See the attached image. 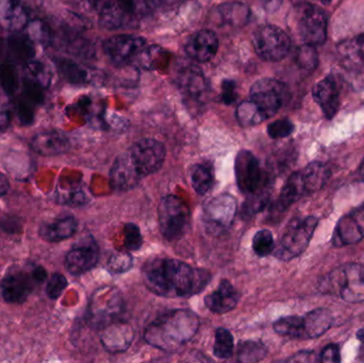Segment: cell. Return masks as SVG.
<instances>
[{
    "label": "cell",
    "instance_id": "1",
    "mask_svg": "<svg viewBox=\"0 0 364 363\" xmlns=\"http://www.w3.org/2000/svg\"><path fill=\"white\" fill-rule=\"evenodd\" d=\"M147 289L164 298H184L199 293L211 279L203 269H193L179 260L155 259L143 268Z\"/></svg>",
    "mask_w": 364,
    "mask_h": 363
},
{
    "label": "cell",
    "instance_id": "2",
    "mask_svg": "<svg viewBox=\"0 0 364 363\" xmlns=\"http://www.w3.org/2000/svg\"><path fill=\"white\" fill-rule=\"evenodd\" d=\"M198 327V317L193 311H168L147 326L145 340L162 351L174 352L192 340Z\"/></svg>",
    "mask_w": 364,
    "mask_h": 363
},
{
    "label": "cell",
    "instance_id": "3",
    "mask_svg": "<svg viewBox=\"0 0 364 363\" xmlns=\"http://www.w3.org/2000/svg\"><path fill=\"white\" fill-rule=\"evenodd\" d=\"M318 291L338 296L350 304L364 302V264H348L325 275L318 281Z\"/></svg>",
    "mask_w": 364,
    "mask_h": 363
},
{
    "label": "cell",
    "instance_id": "4",
    "mask_svg": "<svg viewBox=\"0 0 364 363\" xmlns=\"http://www.w3.org/2000/svg\"><path fill=\"white\" fill-rule=\"evenodd\" d=\"M46 278V270L34 264L28 268L10 270L0 283L2 298L9 304H23Z\"/></svg>",
    "mask_w": 364,
    "mask_h": 363
},
{
    "label": "cell",
    "instance_id": "5",
    "mask_svg": "<svg viewBox=\"0 0 364 363\" xmlns=\"http://www.w3.org/2000/svg\"><path fill=\"white\" fill-rule=\"evenodd\" d=\"M318 225L316 217L294 219L290 222L274 249V256L282 261H290L301 256L309 246L312 237Z\"/></svg>",
    "mask_w": 364,
    "mask_h": 363
},
{
    "label": "cell",
    "instance_id": "6",
    "mask_svg": "<svg viewBox=\"0 0 364 363\" xmlns=\"http://www.w3.org/2000/svg\"><path fill=\"white\" fill-rule=\"evenodd\" d=\"M158 215L160 230L166 240H179L190 229V209L178 196L168 195L162 198Z\"/></svg>",
    "mask_w": 364,
    "mask_h": 363
},
{
    "label": "cell",
    "instance_id": "7",
    "mask_svg": "<svg viewBox=\"0 0 364 363\" xmlns=\"http://www.w3.org/2000/svg\"><path fill=\"white\" fill-rule=\"evenodd\" d=\"M123 296L115 287H106L98 290L90 303L87 310V323L96 330L119 321L123 313Z\"/></svg>",
    "mask_w": 364,
    "mask_h": 363
},
{
    "label": "cell",
    "instance_id": "8",
    "mask_svg": "<svg viewBox=\"0 0 364 363\" xmlns=\"http://www.w3.org/2000/svg\"><path fill=\"white\" fill-rule=\"evenodd\" d=\"M252 46L257 55L269 62H278L288 55L291 40L288 34L275 25H262L255 30Z\"/></svg>",
    "mask_w": 364,
    "mask_h": 363
},
{
    "label": "cell",
    "instance_id": "9",
    "mask_svg": "<svg viewBox=\"0 0 364 363\" xmlns=\"http://www.w3.org/2000/svg\"><path fill=\"white\" fill-rule=\"evenodd\" d=\"M296 33L304 44H323L327 36V17L318 6L301 4L294 10Z\"/></svg>",
    "mask_w": 364,
    "mask_h": 363
},
{
    "label": "cell",
    "instance_id": "10",
    "mask_svg": "<svg viewBox=\"0 0 364 363\" xmlns=\"http://www.w3.org/2000/svg\"><path fill=\"white\" fill-rule=\"evenodd\" d=\"M237 200L230 194L212 198L203 208V221L209 234H220L230 227L237 213Z\"/></svg>",
    "mask_w": 364,
    "mask_h": 363
},
{
    "label": "cell",
    "instance_id": "11",
    "mask_svg": "<svg viewBox=\"0 0 364 363\" xmlns=\"http://www.w3.org/2000/svg\"><path fill=\"white\" fill-rule=\"evenodd\" d=\"M250 100L259 107L267 119L273 117L287 98V87L276 79L262 78L250 87Z\"/></svg>",
    "mask_w": 364,
    "mask_h": 363
},
{
    "label": "cell",
    "instance_id": "12",
    "mask_svg": "<svg viewBox=\"0 0 364 363\" xmlns=\"http://www.w3.org/2000/svg\"><path fill=\"white\" fill-rule=\"evenodd\" d=\"M146 45V40L142 36L117 34L105 40L102 48L115 66H126L134 65Z\"/></svg>",
    "mask_w": 364,
    "mask_h": 363
},
{
    "label": "cell",
    "instance_id": "13",
    "mask_svg": "<svg viewBox=\"0 0 364 363\" xmlns=\"http://www.w3.org/2000/svg\"><path fill=\"white\" fill-rule=\"evenodd\" d=\"M128 153L143 177L157 173L164 166L166 156L164 143L154 139L138 141L130 147Z\"/></svg>",
    "mask_w": 364,
    "mask_h": 363
},
{
    "label": "cell",
    "instance_id": "14",
    "mask_svg": "<svg viewBox=\"0 0 364 363\" xmlns=\"http://www.w3.org/2000/svg\"><path fill=\"white\" fill-rule=\"evenodd\" d=\"M235 178L240 191L252 194L263 187L262 170L259 160L250 151H240L235 162Z\"/></svg>",
    "mask_w": 364,
    "mask_h": 363
},
{
    "label": "cell",
    "instance_id": "15",
    "mask_svg": "<svg viewBox=\"0 0 364 363\" xmlns=\"http://www.w3.org/2000/svg\"><path fill=\"white\" fill-rule=\"evenodd\" d=\"M364 238V202L342 217L333 232V244L336 247L357 244Z\"/></svg>",
    "mask_w": 364,
    "mask_h": 363
},
{
    "label": "cell",
    "instance_id": "16",
    "mask_svg": "<svg viewBox=\"0 0 364 363\" xmlns=\"http://www.w3.org/2000/svg\"><path fill=\"white\" fill-rule=\"evenodd\" d=\"M100 260V249L92 237L83 239L77 243L65 257V268L75 276L91 271Z\"/></svg>",
    "mask_w": 364,
    "mask_h": 363
},
{
    "label": "cell",
    "instance_id": "17",
    "mask_svg": "<svg viewBox=\"0 0 364 363\" xmlns=\"http://www.w3.org/2000/svg\"><path fill=\"white\" fill-rule=\"evenodd\" d=\"M142 178L128 151L115 159L110 172V185L113 190L117 192L130 191L140 183Z\"/></svg>",
    "mask_w": 364,
    "mask_h": 363
},
{
    "label": "cell",
    "instance_id": "18",
    "mask_svg": "<svg viewBox=\"0 0 364 363\" xmlns=\"http://www.w3.org/2000/svg\"><path fill=\"white\" fill-rule=\"evenodd\" d=\"M218 45L220 44L215 32L203 29L188 36L184 43V50L191 59L199 63H205L215 57Z\"/></svg>",
    "mask_w": 364,
    "mask_h": 363
},
{
    "label": "cell",
    "instance_id": "19",
    "mask_svg": "<svg viewBox=\"0 0 364 363\" xmlns=\"http://www.w3.org/2000/svg\"><path fill=\"white\" fill-rule=\"evenodd\" d=\"M174 81L182 93L191 97H200L207 90V79L200 67L186 63L175 72Z\"/></svg>",
    "mask_w": 364,
    "mask_h": 363
},
{
    "label": "cell",
    "instance_id": "20",
    "mask_svg": "<svg viewBox=\"0 0 364 363\" xmlns=\"http://www.w3.org/2000/svg\"><path fill=\"white\" fill-rule=\"evenodd\" d=\"M134 337L132 326L121 320L100 330V341L111 353L126 351L132 345Z\"/></svg>",
    "mask_w": 364,
    "mask_h": 363
},
{
    "label": "cell",
    "instance_id": "21",
    "mask_svg": "<svg viewBox=\"0 0 364 363\" xmlns=\"http://www.w3.org/2000/svg\"><path fill=\"white\" fill-rule=\"evenodd\" d=\"M312 94L316 104L322 109L325 117L328 119H333L340 107L339 90L335 80L331 77L321 80L314 85Z\"/></svg>",
    "mask_w": 364,
    "mask_h": 363
},
{
    "label": "cell",
    "instance_id": "22",
    "mask_svg": "<svg viewBox=\"0 0 364 363\" xmlns=\"http://www.w3.org/2000/svg\"><path fill=\"white\" fill-rule=\"evenodd\" d=\"M240 300V293L228 281H222L218 290L205 298L207 308L213 313H229L237 307Z\"/></svg>",
    "mask_w": 364,
    "mask_h": 363
},
{
    "label": "cell",
    "instance_id": "23",
    "mask_svg": "<svg viewBox=\"0 0 364 363\" xmlns=\"http://www.w3.org/2000/svg\"><path fill=\"white\" fill-rule=\"evenodd\" d=\"M32 149L41 156L62 155L70 149V141L61 132H43L34 136L31 143Z\"/></svg>",
    "mask_w": 364,
    "mask_h": 363
},
{
    "label": "cell",
    "instance_id": "24",
    "mask_svg": "<svg viewBox=\"0 0 364 363\" xmlns=\"http://www.w3.org/2000/svg\"><path fill=\"white\" fill-rule=\"evenodd\" d=\"M333 315L326 308H318L303 315V339H316L331 330Z\"/></svg>",
    "mask_w": 364,
    "mask_h": 363
},
{
    "label": "cell",
    "instance_id": "25",
    "mask_svg": "<svg viewBox=\"0 0 364 363\" xmlns=\"http://www.w3.org/2000/svg\"><path fill=\"white\" fill-rule=\"evenodd\" d=\"M215 16L220 25L242 28L250 21V10L243 2H225L216 8Z\"/></svg>",
    "mask_w": 364,
    "mask_h": 363
},
{
    "label": "cell",
    "instance_id": "26",
    "mask_svg": "<svg viewBox=\"0 0 364 363\" xmlns=\"http://www.w3.org/2000/svg\"><path fill=\"white\" fill-rule=\"evenodd\" d=\"M305 195H308V191L301 170L293 173L280 192L279 197L276 202V209L278 211H286Z\"/></svg>",
    "mask_w": 364,
    "mask_h": 363
},
{
    "label": "cell",
    "instance_id": "27",
    "mask_svg": "<svg viewBox=\"0 0 364 363\" xmlns=\"http://www.w3.org/2000/svg\"><path fill=\"white\" fill-rule=\"evenodd\" d=\"M77 228H78L77 220L74 217H68L41 226L38 234L46 242L58 243L74 236Z\"/></svg>",
    "mask_w": 364,
    "mask_h": 363
},
{
    "label": "cell",
    "instance_id": "28",
    "mask_svg": "<svg viewBox=\"0 0 364 363\" xmlns=\"http://www.w3.org/2000/svg\"><path fill=\"white\" fill-rule=\"evenodd\" d=\"M301 172L308 194L320 191L331 177V168L326 163L320 161L311 162Z\"/></svg>",
    "mask_w": 364,
    "mask_h": 363
},
{
    "label": "cell",
    "instance_id": "29",
    "mask_svg": "<svg viewBox=\"0 0 364 363\" xmlns=\"http://www.w3.org/2000/svg\"><path fill=\"white\" fill-rule=\"evenodd\" d=\"M168 53L158 45H146L134 61L136 67L147 70H157L168 62Z\"/></svg>",
    "mask_w": 364,
    "mask_h": 363
},
{
    "label": "cell",
    "instance_id": "30",
    "mask_svg": "<svg viewBox=\"0 0 364 363\" xmlns=\"http://www.w3.org/2000/svg\"><path fill=\"white\" fill-rule=\"evenodd\" d=\"M191 181L195 192L205 195L213 187V168L208 163L195 164L191 168Z\"/></svg>",
    "mask_w": 364,
    "mask_h": 363
},
{
    "label": "cell",
    "instance_id": "31",
    "mask_svg": "<svg viewBox=\"0 0 364 363\" xmlns=\"http://www.w3.org/2000/svg\"><path fill=\"white\" fill-rule=\"evenodd\" d=\"M271 197L269 185H263L254 193L248 194L247 200L244 202L241 209V217L244 219H250L257 213L261 212L269 204Z\"/></svg>",
    "mask_w": 364,
    "mask_h": 363
},
{
    "label": "cell",
    "instance_id": "32",
    "mask_svg": "<svg viewBox=\"0 0 364 363\" xmlns=\"http://www.w3.org/2000/svg\"><path fill=\"white\" fill-rule=\"evenodd\" d=\"M235 117L242 127L259 125L267 119L262 111L252 100H246L237 106Z\"/></svg>",
    "mask_w": 364,
    "mask_h": 363
},
{
    "label": "cell",
    "instance_id": "33",
    "mask_svg": "<svg viewBox=\"0 0 364 363\" xmlns=\"http://www.w3.org/2000/svg\"><path fill=\"white\" fill-rule=\"evenodd\" d=\"M60 72L64 78L73 85H85L90 81V74L85 68L68 59H59L55 61Z\"/></svg>",
    "mask_w": 364,
    "mask_h": 363
},
{
    "label": "cell",
    "instance_id": "34",
    "mask_svg": "<svg viewBox=\"0 0 364 363\" xmlns=\"http://www.w3.org/2000/svg\"><path fill=\"white\" fill-rule=\"evenodd\" d=\"M267 355V349L260 341H244L240 343L237 359L243 363L261 362Z\"/></svg>",
    "mask_w": 364,
    "mask_h": 363
},
{
    "label": "cell",
    "instance_id": "35",
    "mask_svg": "<svg viewBox=\"0 0 364 363\" xmlns=\"http://www.w3.org/2000/svg\"><path fill=\"white\" fill-rule=\"evenodd\" d=\"M274 330L280 336L303 339V317L289 315L282 318L274 324Z\"/></svg>",
    "mask_w": 364,
    "mask_h": 363
},
{
    "label": "cell",
    "instance_id": "36",
    "mask_svg": "<svg viewBox=\"0 0 364 363\" xmlns=\"http://www.w3.org/2000/svg\"><path fill=\"white\" fill-rule=\"evenodd\" d=\"M233 337L229 330L218 328L215 332V342H214V355L218 359H228L233 353Z\"/></svg>",
    "mask_w": 364,
    "mask_h": 363
},
{
    "label": "cell",
    "instance_id": "37",
    "mask_svg": "<svg viewBox=\"0 0 364 363\" xmlns=\"http://www.w3.org/2000/svg\"><path fill=\"white\" fill-rule=\"evenodd\" d=\"M252 249L259 257L271 255L275 249L273 234L267 229L256 232L252 239Z\"/></svg>",
    "mask_w": 364,
    "mask_h": 363
},
{
    "label": "cell",
    "instance_id": "38",
    "mask_svg": "<svg viewBox=\"0 0 364 363\" xmlns=\"http://www.w3.org/2000/svg\"><path fill=\"white\" fill-rule=\"evenodd\" d=\"M9 48L14 57L21 61H29L36 55L31 43L27 38L21 36H12L9 40Z\"/></svg>",
    "mask_w": 364,
    "mask_h": 363
},
{
    "label": "cell",
    "instance_id": "39",
    "mask_svg": "<svg viewBox=\"0 0 364 363\" xmlns=\"http://www.w3.org/2000/svg\"><path fill=\"white\" fill-rule=\"evenodd\" d=\"M295 61L303 70H314L318 65V53L314 45L304 44L297 49Z\"/></svg>",
    "mask_w": 364,
    "mask_h": 363
},
{
    "label": "cell",
    "instance_id": "40",
    "mask_svg": "<svg viewBox=\"0 0 364 363\" xmlns=\"http://www.w3.org/2000/svg\"><path fill=\"white\" fill-rule=\"evenodd\" d=\"M0 85L6 95H13L16 92L17 72L14 65L11 63H4L0 70Z\"/></svg>",
    "mask_w": 364,
    "mask_h": 363
},
{
    "label": "cell",
    "instance_id": "41",
    "mask_svg": "<svg viewBox=\"0 0 364 363\" xmlns=\"http://www.w3.org/2000/svg\"><path fill=\"white\" fill-rule=\"evenodd\" d=\"M134 266V258L129 253H115L108 262L109 272L112 274H123Z\"/></svg>",
    "mask_w": 364,
    "mask_h": 363
},
{
    "label": "cell",
    "instance_id": "42",
    "mask_svg": "<svg viewBox=\"0 0 364 363\" xmlns=\"http://www.w3.org/2000/svg\"><path fill=\"white\" fill-rule=\"evenodd\" d=\"M340 51L346 55V59L355 60L357 58L364 64V33L355 40L342 43Z\"/></svg>",
    "mask_w": 364,
    "mask_h": 363
},
{
    "label": "cell",
    "instance_id": "43",
    "mask_svg": "<svg viewBox=\"0 0 364 363\" xmlns=\"http://www.w3.org/2000/svg\"><path fill=\"white\" fill-rule=\"evenodd\" d=\"M124 244L129 251H139L142 247V234L136 224L128 223L124 227Z\"/></svg>",
    "mask_w": 364,
    "mask_h": 363
},
{
    "label": "cell",
    "instance_id": "44",
    "mask_svg": "<svg viewBox=\"0 0 364 363\" xmlns=\"http://www.w3.org/2000/svg\"><path fill=\"white\" fill-rule=\"evenodd\" d=\"M294 131V124L289 119H277L267 126V134L274 140L287 138Z\"/></svg>",
    "mask_w": 364,
    "mask_h": 363
},
{
    "label": "cell",
    "instance_id": "45",
    "mask_svg": "<svg viewBox=\"0 0 364 363\" xmlns=\"http://www.w3.org/2000/svg\"><path fill=\"white\" fill-rule=\"evenodd\" d=\"M68 285V279L65 278L64 275L60 274V273H55V274L51 275L48 283H47V296L51 300H57L63 293Z\"/></svg>",
    "mask_w": 364,
    "mask_h": 363
},
{
    "label": "cell",
    "instance_id": "46",
    "mask_svg": "<svg viewBox=\"0 0 364 363\" xmlns=\"http://www.w3.org/2000/svg\"><path fill=\"white\" fill-rule=\"evenodd\" d=\"M222 93H220V100L223 104L230 106L235 104L239 98V93H237V85L232 79H224L222 82Z\"/></svg>",
    "mask_w": 364,
    "mask_h": 363
},
{
    "label": "cell",
    "instance_id": "47",
    "mask_svg": "<svg viewBox=\"0 0 364 363\" xmlns=\"http://www.w3.org/2000/svg\"><path fill=\"white\" fill-rule=\"evenodd\" d=\"M23 93L36 104H44L45 95L42 87L30 79L23 80Z\"/></svg>",
    "mask_w": 364,
    "mask_h": 363
},
{
    "label": "cell",
    "instance_id": "48",
    "mask_svg": "<svg viewBox=\"0 0 364 363\" xmlns=\"http://www.w3.org/2000/svg\"><path fill=\"white\" fill-rule=\"evenodd\" d=\"M17 117H18L21 125L30 126L34 121L33 109L31 108L29 104L21 100L18 107H17Z\"/></svg>",
    "mask_w": 364,
    "mask_h": 363
},
{
    "label": "cell",
    "instance_id": "49",
    "mask_svg": "<svg viewBox=\"0 0 364 363\" xmlns=\"http://www.w3.org/2000/svg\"><path fill=\"white\" fill-rule=\"evenodd\" d=\"M318 362L339 363L341 362V356H340V347L337 345H328L325 347L321 352Z\"/></svg>",
    "mask_w": 364,
    "mask_h": 363
},
{
    "label": "cell",
    "instance_id": "50",
    "mask_svg": "<svg viewBox=\"0 0 364 363\" xmlns=\"http://www.w3.org/2000/svg\"><path fill=\"white\" fill-rule=\"evenodd\" d=\"M0 228L4 232H9V234H15V232L21 229V224L17 217H6L0 221Z\"/></svg>",
    "mask_w": 364,
    "mask_h": 363
},
{
    "label": "cell",
    "instance_id": "51",
    "mask_svg": "<svg viewBox=\"0 0 364 363\" xmlns=\"http://www.w3.org/2000/svg\"><path fill=\"white\" fill-rule=\"evenodd\" d=\"M288 362H318V358L316 357V353L311 351H301L289 358Z\"/></svg>",
    "mask_w": 364,
    "mask_h": 363
},
{
    "label": "cell",
    "instance_id": "52",
    "mask_svg": "<svg viewBox=\"0 0 364 363\" xmlns=\"http://www.w3.org/2000/svg\"><path fill=\"white\" fill-rule=\"evenodd\" d=\"M11 123V115L9 111L0 112V132H4L8 129Z\"/></svg>",
    "mask_w": 364,
    "mask_h": 363
},
{
    "label": "cell",
    "instance_id": "53",
    "mask_svg": "<svg viewBox=\"0 0 364 363\" xmlns=\"http://www.w3.org/2000/svg\"><path fill=\"white\" fill-rule=\"evenodd\" d=\"M10 189V183H9L8 178L0 172V196L6 195Z\"/></svg>",
    "mask_w": 364,
    "mask_h": 363
},
{
    "label": "cell",
    "instance_id": "54",
    "mask_svg": "<svg viewBox=\"0 0 364 363\" xmlns=\"http://www.w3.org/2000/svg\"><path fill=\"white\" fill-rule=\"evenodd\" d=\"M267 11H275L282 4V0H261Z\"/></svg>",
    "mask_w": 364,
    "mask_h": 363
},
{
    "label": "cell",
    "instance_id": "55",
    "mask_svg": "<svg viewBox=\"0 0 364 363\" xmlns=\"http://www.w3.org/2000/svg\"><path fill=\"white\" fill-rule=\"evenodd\" d=\"M359 177H360V180L364 183V158L360 166H359Z\"/></svg>",
    "mask_w": 364,
    "mask_h": 363
},
{
    "label": "cell",
    "instance_id": "56",
    "mask_svg": "<svg viewBox=\"0 0 364 363\" xmlns=\"http://www.w3.org/2000/svg\"><path fill=\"white\" fill-rule=\"evenodd\" d=\"M357 338L360 341H364V328H361L360 330H358L356 334Z\"/></svg>",
    "mask_w": 364,
    "mask_h": 363
},
{
    "label": "cell",
    "instance_id": "57",
    "mask_svg": "<svg viewBox=\"0 0 364 363\" xmlns=\"http://www.w3.org/2000/svg\"><path fill=\"white\" fill-rule=\"evenodd\" d=\"M318 1L323 2V4H327L331 1V0H318Z\"/></svg>",
    "mask_w": 364,
    "mask_h": 363
},
{
    "label": "cell",
    "instance_id": "58",
    "mask_svg": "<svg viewBox=\"0 0 364 363\" xmlns=\"http://www.w3.org/2000/svg\"><path fill=\"white\" fill-rule=\"evenodd\" d=\"M0 47H1V38H0Z\"/></svg>",
    "mask_w": 364,
    "mask_h": 363
}]
</instances>
